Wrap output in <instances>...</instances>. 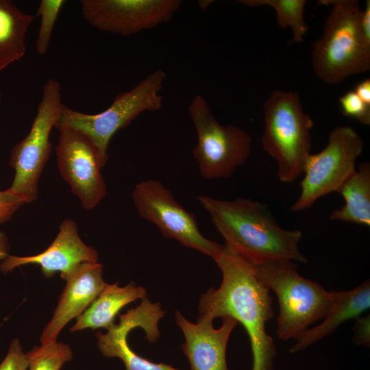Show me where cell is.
Segmentation results:
<instances>
[{
    "mask_svg": "<svg viewBox=\"0 0 370 370\" xmlns=\"http://www.w3.org/2000/svg\"><path fill=\"white\" fill-rule=\"evenodd\" d=\"M222 273V282L200 297L199 312L213 319L230 317L246 330L251 343L252 370H273L277 350L266 331L273 317L269 290L258 280L255 264L224 245L214 260Z\"/></svg>",
    "mask_w": 370,
    "mask_h": 370,
    "instance_id": "6da1fadb",
    "label": "cell"
},
{
    "mask_svg": "<svg viewBox=\"0 0 370 370\" xmlns=\"http://www.w3.org/2000/svg\"><path fill=\"white\" fill-rule=\"evenodd\" d=\"M197 199L225 245L251 262H307L299 247L302 232L281 227L265 204L245 197L225 200L200 195Z\"/></svg>",
    "mask_w": 370,
    "mask_h": 370,
    "instance_id": "7a4b0ae2",
    "label": "cell"
},
{
    "mask_svg": "<svg viewBox=\"0 0 370 370\" xmlns=\"http://www.w3.org/2000/svg\"><path fill=\"white\" fill-rule=\"evenodd\" d=\"M332 5L321 36L312 45V66L322 82L337 84L370 69V45L360 29L362 9L357 0H320Z\"/></svg>",
    "mask_w": 370,
    "mask_h": 370,
    "instance_id": "3957f363",
    "label": "cell"
},
{
    "mask_svg": "<svg viewBox=\"0 0 370 370\" xmlns=\"http://www.w3.org/2000/svg\"><path fill=\"white\" fill-rule=\"evenodd\" d=\"M263 111L262 147L276 161L279 180L293 182L303 175L311 154L310 131L314 122L303 110L298 94L293 91L273 90Z\"/></svg>",
    "mask_w": 370,
    "mask_h": 370,
    "instance_id": "277c9868",
    "label": "cell"
},
{
    "mask_svg": "<svg viewBox=\"0 0 370 370\" xmlns=\"http://www.w3.org/2000/svg\"><path fill=\"white\" fill-rule=\"evenodd\" d=\"M258 280L273 290L278 300L276 334L279 339H296L308 327L323 319L333 300L334 291L300 275L293 261L255 264Z\"/></svg>",
    "mask_w": 370,
    "mask_h": 370,
    "instance_id": "5b68a950",
    "label": "cell"
},
{
    "mask_svg": "<svg viewBox=\"0 0 370 370\" xmlns=\"http://www.w3.org/2000/svg\"><path fill=\"white\" fill-rule=\"evenodd\" d=\"M165 79L163 70L153 71L132 89L119 93L106 110L95 114L78 112L63 105L55 127H70L84 134L97 149L104 166L114 134L141 113L161 108L163 97L160 92Z\"/></svg>",
    "mask_w": 370,
    "mask_h": 370,
    "instance_id": "8992f818",
    "label": "cell"
},
{
    "mask_svg": "<svg viewBox=\"0 0 370 370\" xmlns=\"http://www.w3.org/2000/svg\"><path fill=\"white\" fill-rule=\"evenodd\" d=\"M188 112L197 135L193 154L206 180L228 178L248 159L252 138L232 124L221 125L200 95L191 101Z\"/></svg>",
    "mask_w": 370,
    "mask_h": 370,
    "instance_id": "52a82bcc",
    "label": "cell"
},
{
    "mask_svg": "<svg viewBox=\"0 0 370 370\" xmlns=\"http://www.w3.org/2000/svg\"><path fill=\"white\" fill-rule=\"evenodd\" d=\"M63 105L60 82L52 78L48 79L29 133L12 150L10 165L15 174L8 190L27 203L38 197V180L51 149L50 133L59 119Z\"/></svg>",
    "mask_w": 370,
    "mask_h": 370,
    "instance_id": "ba28073f",
    "label": "cell"
},
{
    "mask_svg": "<svg viewBox=\"0 0 370 370\" xmlns=\"http://www.w3.org/2000/svg\"><path fill=\"white\" fill-rule=\"evenodd\" d=\"M363 148V140L354 128H333L325 148L309 156L300 182V194L291 210H307L319 198L337 192L356 171V162Z\"/></svg>",
    "mask_w": 370,
    "mask_h": 370,
    "instance_id": "9c48e42d",
    "label": "cell"
},
{
    "mask_svg": "<svg viewBox=\"0 0 370 370\" xmlns=\"http://www.w3.org/2000/svg\"><path fill=\"white\" fill-rule=\"evenodd\" d=\"M132 197L138 214L155 224L164 236L214 260L222 251L224 245L206 238L199 230L195 216L179 204L160 181L138 183Z\"/></svg>",
    "mask_w": 370,
    "mask_h": 370,
    "instance_id": "30bf717a",
    "label": "cell"
},
{
    "mask_svg": "<svg viewBox=\"0 0 370 370\" xmlns=\"http://www.w3.org/2000/svg\"><path fill=\"white\" fill-rule=\"evenodd\" d=\"M57 129L60 132L56 147L59 172L84 208L91 210L107 194L99 154L92 142L80 132L66 127Z\"/></svg>",
    "mask_w": 370,
    "mask_h": 370,
    "instance_id": "8fae6325",
    "label": "cell"
},
{
    "mask_svg": "<svg viewBox=\"0 0 370 370\" xmlns=\"http://www.w3.org/2000/svg\"><path fill=\"white\" fill-rule=\"evenodd\" d=\"M82 16L101 32L130 36L164 23L181 0H82Z\"/></svg>",
    "mask_w": 370,
    "mask_h": 370,
    "instance_id": "7c38bea8",
    "label": "cell"
},
{
    "mask_svg": "<svg viewBox=\"0 0 370 370\" xmlns=\"http://www.w3.org/2000/svg\"><path fill=\"white\" fill-rule=\"evenodd\" d=\"M159 303H152L147 297L136 308L119 315V323L102 334H96L97 346L103 356L120 358L125 370H180L171 365L155 363L135 353L127 341L128 334L136 328H142L147 339L155 342L160 336L158 321L164 316Z\"/></svg>",
    "mask_w": 370,
    "mask_h": 370,
    "instance_id": "4fadbf2b",
    "label": "cell"
},
{
    "mask_svg": "<svg viewBox=\"0 0 370 370\" xmlns=\"http://www.w3.org/2000/svg\"><path fill=\"white\" fill-rule=\"evenodd\" d=\"M98 259L97 251L79 237L75 221L66 219L61 223L56 238L45 251L30 256L8 255L0 264V269L6 273L18 267L35 264L40 267L45 278L59 271L63 279L77 265L97 262Z\"/></svg>",
    "mask_w": 370,
    "mask_h": 370,
    "instance_id": "5bb4252c",
    "label": "cell"
},
{
    "mask_svg": "<svg viewBox=\"0 0 370 370\" xmlns=\"http://www.w3.org/2000/svg\"><path fill=\"white\" fill-rule=\"evenodd\" d=\"M222 319L221 326L217 329L209 314H200L195 323L176 311L175 322L185 338L181 348L188 360L190 370H228L226 348L238 322L230 317Z\"/></svg>",
    "mask_w": 370,
    "mask_h": 370,
    "instance_id": "9a60e30c",
    "label": "cell"
},
{
    "mask_svg": "<svg viewBox=\"0 0 370 370\" xmlns=\"http://www.w3.org/2000/svg\"><path fill=\"white\" fill-rule=\"evenodd\" d=\"M63 280L66 284L51 320L41 334V345L56 343L67 323L81 315L107 284L103 278V266L98 262L77 265Z\"/></svg>",
    "mask_w": 370,
    "mask_h": 370,
    "instance_id": "2e32d148",
    "label": "cell"
},
{
    "mask_svg": "<svg viewBox=\"0 0 370 370\" xmlns=\"http://www.w3.org/2000/svg\"><path fill=\"white\" fill-rule=\"evenodd\" d=\"M370 307V284L366 280L349 291H334L332 303L317 326L307 329L295 340L291 353L301 352L332 333L343 322L356 319Z\"/></svg>",
    "mask_w": 370,
    "mask_h": 370,
    "instance_id": "e0dca14e",
    "label": "cell"
},
{
    "mask_svg": "<svg viewBox=\"0 0 370 370\" xmlns=\"http://www.w3.org/2000/svg\"><path fill=\"white\" fill-rule=\"evenodd\" d=\"M146 291L133 283L121 287L107 284L99 296L76 320L71 332L91 328L108 330L114 323L115 317L126 305L146 297Z\"/></svg>",
    "mask_w": 370,
    "mask_h": 370,
    "instance_id": "ac0fdd59",
    "label": "cell"
},
{
    "mask_svg": "<svg viewBox=\"0 0 370 370\" xmlns=\"http://www.w3.org/2000/svg\"><path fill=\"white\" fill-rule=\"evenodd\" d=\"M337 193L345 204L330 214L331 221L370 227V163L363 162Z\"/></svg>",
    "mask_w": 370,
    "mask_h": 370,
    "instance_id": "d6986e66",
    "label": "cell"
},
{
    "mask_svg": "<svg viewBox=\"0 0 370 370\" xmlns=\"http://www.w3.org/2000/svg\"><path fill=\"white\" fill-rule=\"evenodd\" d=\"M34 16L10 0H0V73L26 53V35Z\"/></svg>",
    "mask_w": 370,
    "mask_h": 370,
    "instance_id": "ffe728a7",
    "label": "cell"
},
{
    "mask_svg": "<svg viewBox=\"0 0 370 370\" xmlns=\"http://www.w3.org/2000/svg\"><path fill=\"white\" fill-rule=\"evenodd\" d=\"M241 4L250 8L269 5L276 12L277 23L281 28L291 27V42H301L308 31L304 17L306 0H240Z\"/></svg>",
    "mask_w": 370,
    "mask_h": 370,
    "instance_id": "44dd1931",
    "label": "cell"
},
{
    "mask_svg": "<svg viewBox=\"0 0 370 370\" xmlns=\"http://www.w3.org/2000/svg\"><path fill=\"white\" fill-rule=\"evenodd\" d=\"M28 370H60L73 358L70 346L62 342L34 347L26 353Z\"/></svg>",
    "mask_w": 370,
    "mask_h": 370,
    "instance_id": "7402d4cb",
    "label": "cell"
},
{
    "mask_svg": "<svg viewBox=\"0 0 370 370\" xmlns=\"http://www.w3.org/2000/svg\"><path fill=\"white\" fill-rule=\"evenodd\" d=\"M64 3V0H42L40 2L36 16L40 17V24L36 43L39 55H44L48 49L55 23Z\"/></svg>",
    "mask_w": 370,
    "mask_h": 370,
    "instance_id": "603a6c76",
    "label": "cell"
},
{
    "mask_svg": "<svg viewBox=\"0 0 370 370\" xmlns=\"http://www.w3.org/2000/svg\"><path fill=\"white\" fill-rule=\"evenodd\" d=\"M342 113L355 119L361 124L370 125V106L365 104L354 90H349L339 98Z\"/></svg>",
    "mask_w": 370,
    "mask_h": 370,
    "instance_id": "cb8c5ba5",
    "label": "cell"
},
{
    "mask_svg": "<svg viewBox=\"0 0 370 370\" xmlns=\"http://www.w3.org/2000/svg\"><path fill=\"white\" fill-rule=\"evenodd\" d=\"M29 361L24 353L20 341L13 339L8 352L0 364V370H28Z\"/></svg>",
    "mask_w": 370,
    "mask_h": 370,
    "instance_id": "d4e9b609",
    "label": "cell"
},
{
    "mask_svg": "<svg viewBox=\"0 0 370 370\" xmlns=\"http://www.w3.org/2000/svg\"><path fill=\"white\" fill-rule=\"evenodd\" d=\"M27 201L8 189L0 190V225L8 221Z\"/></svg>",
    "mask_w": 370,
    "mask_h": 370,
    "instance_id": "484cf974",
    "label": "cell"
},
{
    "mask_svg": "<svg viewBox=\"0 0 370 370\" xmlns=\"http://www.w3.org/2000/svg\"><path fill=\"white\" fill-rule=\"evenodd\" d=\"M354 343L357 345L369 346L370 318L369 315L356 319L354 325Z\"/></svg>",
    "mask_w": 370,
    "mask_h": 370,
    "instance_id": "4316f807",
    "label": "cell"
},
{
    "mask_svg": "<svg viewBox=\"0 0 370 370\" xmlns=\"http://www.w3.org/2000/svg\"><path fill=\"white\" fill-rule=\"evenodd\" d=\"M360 29L365 42L370 45V1L367 0L360 17Z\"/></svg>",
    "mask_w": 370,
    "mask_h": 370,
    "instance_id": "83f0119b",
    "label": "cell"
},
{
    "mask_svg": "<svg viewBox=\"0 0 370 370\" xmlns=\"http://www.w3.org/2000/svg\"><path fill=\"white\" fill-rule=\"evenodd\" d=\"M357 96L367 106H370V79L367 78L359 82L354 90Z\"/></svg>",
    "mask_w": 370,
    "mask_h": 370,
    "instance_id": "f1b7e54d",
    "label": "cell"
},
{
    "mask_svg": "<svg viewBox=\"0 0 370 370\" xmlns=\"http://www.w3.org/2000/svg\"><path fill=\"white\" fill-rule=\"evenodd\" d=\"M8 239L5 234L0 231V260H4L9 254Z\"/></svg>",
    "mask_w": 370,
    "mask_h": 370,
    "instance_id": "f546056e",
    "label": "cell"
},
{
    "mask_svg": "<svg viewBox=\"0 0 370 370\" xmlns=\"http://www.w3.org/2000/svg\"><path fill=\"white\" fill-rule=\"evenodd\" d=\"M198 2H199V8L201 10H205L206 8L208 7L210 4H211L213 2V1L206 0V1H199Z\"/></svg>",
    "mask_w": 370,
    "mask_h": 370,
    "instance_id": "4dcf8cb0",
    "label": "cell"
},
{
    "mask_svg": "<svg viewBox=\"0 0 370 370\" xmlns=\"http://www.w3.org/2000/svg\"><path fill=\"white\" fill-rule=\"evenodd\" d=\"M1 96H0V103H1Z\"/></svg>",
    "mask_w": 370,
    "mask_h": 370,
    "instance_id": "1f68e13d",
    "label": "cell"
}]
</instances>
